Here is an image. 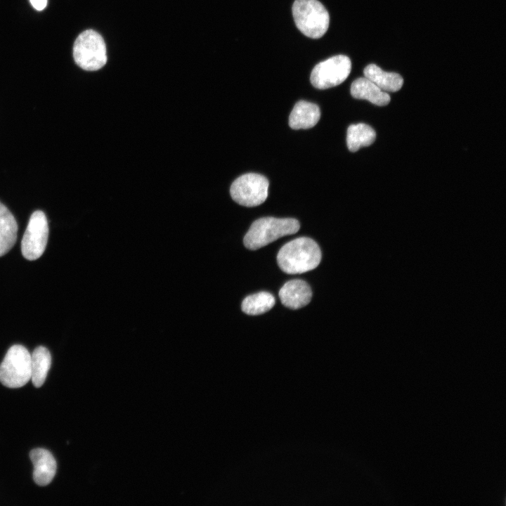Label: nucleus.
Returning <instances> with one entry per match:
<instances>
[{
  "label": "nucleus",
  "mask_w": 506,
  "mask_h": 506,
  "mask_svg": "<svg viewBox=\"0 0 506 506\" xmlns=\"http://www.w3.org/2000/svg\"><path fill=\"white\" fill-rule=\"evenodd\" d=\"M321 260L318 245L311 238L300 237L284 245L277 254L280 269L288 274L303 273L316 268Z\"/></svg>",
  "instance_id": "nucleus-1"
},
{
  "label": "nucleus",
  "mask_w": 506,
  "mask_h": 506,
  "mask_svg": "<svg viewBox=\"0 0 506 506\" xmlns=\"http://www.w3.org/2000/svg\"><path fill=\"white\" fill-rule=\"evenodd\" d=\"M299 228V223L295 219L260 218L252 223L245 234L244 245L249 249L255 250L281 237L296 233Z\"/></svg>",
  "instance_id": "nucleus-2"
},
{
  "label": "nucleus",
  "mask_w": 506,
  "mask_h": 506,
  "mask_svg": "<svg viewBox=\"0 0 506 506\" xmlns=\"http://www.w3.org/2000/svg\"><path fill=\"white\" fill-rule=\"evenodd\" d=\"M292 15L297 28L308 37L320 38L328 29L329 13L318 0H295Z\"/></svg>",
  "instance_id": "nucleus-3"
},
{
  "label": "nucleus",
  "mask_w": 506,
  "mask_h": 506,
  "mask_svg": "<svg viewBox=\"0 0 506 506\" xmlns=\"http://www.w3.org/2000/svg\"><path fill=\"white\" fill-rule=\"evenodd\" d=\"M76 64L86 71H96L107 63V48L102 36L93 30H86L77 37L73 46Z\"/></svg>",
  "instance_id": "nucleus-4"
},
{
  "label": "nucleus",
  "mask_w": 506,
  "mask_h": 506,
  "mask_svg": "<svg viewBox=\"0 0 506 506\" xmlns=\"http://www.w3.org/2000/svg\"><path fill=\"white\" fill-rule=\"evenodd\" d=\"M31 379V354L22 345L11 346L0 364V382L9 388H19Z\"/></svg>",
  "instance_id": "nucleus-5"
},
{
  "label": "nucleus",
  "mask_w": 506,
  "mask_h": 506,
  "mask_svg": "<svg viewBox=\"0 0 506 506\" xmlns=\"http://www.w3.org/2000/svg\"><path fill=\"white\" fill-rule=\"evenodd\" d=\"M268 181L259 174L247 173L236 179L230 193L233 200L245 207H256L268 197Z\"/></svg>",
  "instance_id": "nucleus-6"
},
{
  "label": "nucleus",
  "mask_w": 506,
  "mask_h": 506,
  "mask_svg": "<svg viewBox=\"0 0 506 506\" xmlns=\"http://www.w3.org/2000/svg\"><path fill=\"white\" fill-rule=\"evenodd\" d=\"M351 70V62L348 56H335L318 63L311 73L310 80L316 89H329L345 81Z\"/></svg>",
  "instance_id": "nucleus-7"
},
{
  "label": "nucleus",
  "mask_w": 506,
  "mask_h": 506,
  "mask_svg": "<svg viewBox=\"0 0 506 506\" xmlns=\"http://www.w3.org/2000/svg\"><path fill=\"white\" fill-rule=\"evenodd\" d=\"M48 238V226L45 214L40 210L33 212L21 242L23 257L30 261L39 259L44 253Z\"/></svg>",
  "instance_id": "nucleus-8"
},
{
  "label": "nucleus",
  "mask_w": 506,
  "mask_h": 506,
  "mask_svg": "<svg viewBox=\"0 0 506 506\" xmlns=\"http://www.w3.org/2000/svg\"><path fill=\"white\" fill-rule=\"evenodd\" d=\"M278 295L284 306L291 309H298L311 301L312 291L306 282L292 280L283 285Z\"/></svg>",
  "instance_id": "nucleus-9"
},
{
  "label": "nucleus",
  "mask_w": 506,
  "mask_h": 506,
  "mask_svg": "<svg viewBox=\"0 0 506 506\" xmlns=\"http://www.w3.org/2000/svg\"><path fill=\"white\" fill-rule=\"evenodd\" d=\"M30 458L34 466L33 479L39 486H46L55 476L57 468L53 455L46 449L35 448L30 451Z\"/></svg>",
  "instance_id": "nucleus-10"
},
{
  "label": "nucleus",
  "mask_w": 506,
  "mask_h": 506,
  "mask_svg": "<svg viewBox=\"0 0 506 506\" xmlns=\"http://www.w3.org/2000/svg\"><path fill=\"white\" fill-rule=\"evenodd\" d=\"M320 117V110L316 104L300 100L295 104L290 115L289 125L295 130L310 129L318 123Z\"/></svg>",
  "instance_id": "nucleus-11"
},
{
  "label": "nucleus",
  "mask_w": 506,
  "mask_h": 506,
  "mask_svg": "<svg viewBox=\"0 0 506 506\" xmlns=\"http://www.w3.org/2000/svg\"><path fill=\"white\" fill-rule=\"evenodd\" d=\"M351 94L354 98L365 99L379 106L389 104L391 100L387 92L382 91L366 77L358 78L353 82Z\"/></svg>",
  "instance_id": "nucleus-12"
},
{
  "label": "nucleus",
  "mask_w": 506,
  "mask_h": 506,
  "mask_svg": "<svg viewBox=\"0 0 506 506\" xmlns=\"http://www.w3.org/2000/svg\"><path fill=\"white\" fill-rule=\"evenodd\" d=\"M18 224L9 209L0 202V257L8 253L14 246Z\"/></svg>",
  "instance_id": "nucleus-13"
},
{
  "label": "nucleus",
  "mask_w": 506,
  "mask_h": 506,
  "mask_svg": "<svg viewBox=\"0 0 506 506\" xmlns=\"http://www.w3.org/2000/svg\"><path fill=\"white\" fill-rule=\"evenodd\" d=\"M365 77L385 92H396L403 84V77L398 73L385 72L375 64L367 65L363 70Z\"/></svg>",
  "instance_id": "nucleus-14"
},
{
  "label": "nucleus",
  "mask_w": 506,
  "mask_h": 506,
  "mask_svg": "<svg viewBox=\"0 0 506 506\" xmlns=\"http://www.w3.org/2000/svg\"><path fill=\"white\" fill-rule=\"evenodd\" d=\"M51 365V356L46 347L37 346L31 354V379L36 387L43 385Z\"/></svg>",
  "instance_id": "nucleus-15"
},
{
  "label": "nucleus",
  "mask_w": 506,
  "mask_h": 506,
  "mask_svg": "<svg viewBox=\"0 0 506 506\" xmlns=\"http://www.w3.org/2000/svg\"><path fill=\"white\" fill-rule=\"evenodd\" d=\"M376 138L375 131L364 123L351 124L347 129L346 144L351 152L370 145Z\"/></svg>",
  "instance_id": "nucleus-16"
},
{
  "label": "nucleus",
  "mask_w": 506,
  "mask_h": 506,
  "mask_svg": "<svg viewBox=\"0 0 506 506\" xmlns=\"http://www.w3.org/2000/svg\"><path fill=\"white\" fill-rule=\"evenodd\" d=\"M275 303L273 294L260 292L246 297L241 305L242 311L248 315H260L271 309Z\"/></svg>",
  "instance_id": "nucleus-17"
},
{
  "label": "nucleus",
  "mask_w": 506,
  "mask_h": 506,
  "mask_svg": "<svg viewBox=\"0 0 506 506\" xmlns=\"http://www.w3.org/2000/svg\"><path fill=\"white\" fill-rule=\"evenodd\" d=\"M32 6L37 11L44 10L47 4V0H30Z\"/></svg>",
  "instance_id": "nucleus-18"
}]
</instances>
